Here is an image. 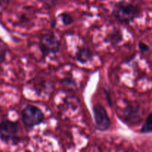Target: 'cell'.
<instances>
[{"label": "cell", "mask_w": 152, "mask_h": 152, "mask_svg": "<svg viewBox=\"0 0 152 152\" xmlns=\"http://www.w3.org/2000/svg\"><path fill=\"white\" fill-rule=\"evenodd\" d=\"M140 13V10L137 6L126 1H120L114 5L111 16L120 23L129 24L139 17Z\"/></svg>", "instance_id": "6da1fadb"}, {"label": "cell", "mask_w": 152, "mask_h": 152, "mask_svg": "<svg viewBox=\"0 0 152 152\" xmlns=\"http://www.w3.org/2000/svg\"><path fill=\"white\" fill-rule=\"evenodd\" d=\"M22 120L27 128L31 129L44 122L45 114L39 107L28 105L22 111Z\"/></svg>", "instance_id": "7a4b0ae2"}, {"label": "cell", "mask_w": 152, "mask_h": 152, "mask_svg": "<svg viewBox=\"0 0 152 152\" xmlns=\"http://www.w3.org/2000/svg\"><path fill=\"white\" fill-rule=\"evenodd\" d=\"M19 125L17 122L5 120L0 123V139L5 143L16 145L19 142Z\"/></svg>", "instance_id": "3957f363"}, {"label": "cell", "mask_w": 152, "mask_h": 152, "mask_svg": "<svg viewBox=\"0 0 152 152\" xmlns=\"http://www.w3.org/2000/svg\"><path fill=\"white\" fill-rule=\"evenodd\" d=\"M60 42L53 33H47L40 37L39 48L44 57L57 53L60 50Z\"/></svg>", "instance_id": "277c9868"}, {"label": "cell", "mask_w": 152, "mask_h": 152, "mask_svg": "<svg viewBox=\"0 0 152 152\" xmlns=\"http://www.w3.org/2000/svg\"><path fill=\"white\" fill-rule=\"evenodd\" d=\"M94 120L95 127L99 132H105L110 129L111 120L105 107L101 104H96L93 106Z\"/></svg>", "instance_id": "5b68a950"}, {"label": "cell", "mask_w": 152, "mask_h": 152, "mask_svg": "<svg viewBox=\"0 0 152 152\" xmlns=\"http://www.w3.org/2000/svg\"><path fill=\"white\" fill-rule=\"evenodd\" d=\"M94 53L87 46H82L77 49L75 53V59L81 64H86L93 58Z\"/></svg>", "instance_id": "8992f818"}, {"label": "cell", "mask_w": 152, "mask_h": 152, "mask_svg": "<svg viewBox=\"0 0 152 152\" xmlns=\"http://www.w3.org/2000/svg\"><path fill=\"white\" fill-rule=\"evenodd\" d=\"M123 116L126 121L131 122V123L134 124L137 119L139 120V111L134 106H128L125 109Z\"/></svg>", "instance_id": "52a82bcc"}, {"label": "cell", "mask_w": 152, "mask_h": 152, "mask_svg": "<svg viewBox=\"0 0 152 152\" xmlns=\"http://www.w3.org/2000/svg\"><path fill=\"white\" fill-rule=\"evenodd\" d=\"M142 134L152 133V112L149 114L140 129Z\"/></svg>", "instance_id": "ba28073f"}, {"label": "cell", "mask_w": 152, "mask_h": 152, "mask_svg": "<svg viewBox=\"0 0 152 152\" xmlns=\"http://www.w3.org/2000/svg\"><path fill=\"white\" fill-rule=\"evenodd\" d=\"M59 16H60L61 21H62V24H63L65 26H68V25L74 23V19L70 13L65 12V13H60V14H59Z\"/></svg>", "instance_id": "9c48e42d"}, {"label": "cell", "mask_w": 152, "mask_h": 152, "mask_svg": "<svg viewBox=\"0 0 152 152\" xmlns=\"http://www.w3.org/2000/svg\"><path fill=\"white\" fill-rule=\"evenodd\" d=\"M122 34L120 31H116L115 33H112V34L110 35L109 37V41L111 42V43L112 44L116 45L118 44L120 42L122 41Z\"/></svg>", "instance_id": "30bf717a"}, {"label": "cell", "mask_w": 152, "mask_h": 152, "mask_svg": "<svg viewBox=\"0 0 152 152\" xmlns=\"http://www.w3.org/2000/svg\"><path fill=\"white\" fill-rule=\"evenodd\" d=\"M138 48L141 52H146L149 50V47H148V45L142 42H140L139 44H138Z\"/></svg>", "instance_id": "8fae6325"}, {"label": "cell", "mask_w": 152, "mask_h": 152, "mask_svg": "<svg viewBox=\"0 0 152 152\" xmlns=\"http://www.w3.org/2000/svg\"><path fill=\"white\" fill-rule=\"evenodd\" d=\"M0 42H1V39H0Z\"/></svg>", "instance_id": "7c38bea8"}]
</instances>
